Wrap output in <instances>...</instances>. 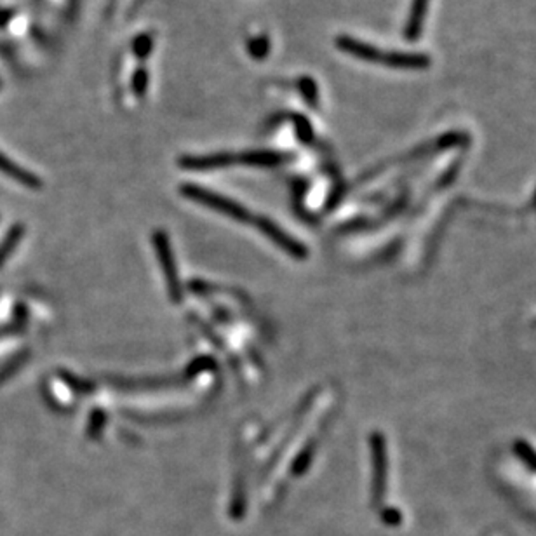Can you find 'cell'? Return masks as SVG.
<instances>
[{
  "instance_id": "cell-7",
  "label": "cell",
  "mask_w": 536,
  "mask_h": 536,
  "mask_svg": "<svg viewBox=\"0 0 536 536\" xmlns=\"http://www.w3.org/2000/svg\"><path fill=\"white\" fill-rule=\"evenodd\" d=\"M147 85H148V73L147 70H138V72L135 73V79H132V88H135V93L138 96H143L144 91H147Z\"/></svg>"
},
{
  "instance_id": "cell-9",
  "label": "cell",
  "mask_w": 536,
  "mask_h": 536,
  "mask_svg": "<svg viewBox=\"0 0 536 536\" xmlns=\"http://www.w3.org/2000/svg\"><path fill=\"white\" fill-rule=\"evenodd\" d=\"M300 88H301V93H303V96L307 98L308 101H310L312 105H315V100H317V91H315V85L314 82H312L310 79H303L300 82Z\"/></svg>"
},
{
  "instance_id": "cell-6",
  "label": "cell",
  "mask_w": 536,
  "mask_h": 536,
  "mask_svg": "<svg viewBox=\"0 0 536 536\" xmlns=\"http://www.w3.org/2000/svg\"><path fill=\"white\" fill-rule=\"evenodd\" d=\"M152 46H154V41H152L150 35H140V37L135 41L136 56L138 58L148 56V53L152 51Z\"/></svg>"
},
{
  "instance_id": "cell-8",
  "label": "cell",
  "mask_w": 536,
  "mask_h": 536,
  "mask_svg": "<svg viewBox=\"0 0 536 536\" xmlns=\"http://www.w3.org/2000/svg\"><path fill=\"white\" fill-rule=\"evenodd\" d=\"M295 124H296V129H298V136L303 142H308V140L312 138V127H310V122H308L305 117L301 115H295Z\"/></svg>"
},
{
  "instance_id": "cell-4",
  "label": "cell",
  "mask_w": 536,
  "mask_h": 536,
  "mask_svg": "<svg viewBox=\"0 0 536 536\" xmlns=\"http://www.w3.org/2000/svg\"><path fill=\"white\" fill-rule=\"evenodd\" d=\"M155 246H157L160 263H162L164 275H166L171 298H173V301H179L182 300V289H179L178 275H176V267H174L173 254H171L169 242H167V238L164 237V233H157V236H155Z\"/></svg>"
},
{
  "instance_id": "cell-3",
  "label": "cell",
  "mask_w": 536,
  "mask_h": 536,
  "mask_svg": "<svg viewBox=\"0 0 536 536\" xmlns=\"http://www.w3.org/2000/svg\"><path fill=\"white\" fill-rule=\"evenodd\" d=\"M254 221H256L258 228H260L270 241H273L277 246H280V248H283L285 253L291 254L293 258H300L301 260V258L307 256V249H305L300 242H296L295 238H291L288 233L283 232L275 223L267 220V218H258V220Z\"/></svg>"
},
{
  "instance_id": "cell-1",
  "label": "cell",
  "mask_w": 536,
  "mask_h": 536,
  "mask_svg": "<svg viewBox=\"0 0 536 536\" xmlns=\"http://www.w3.org/2000/svg\"><path fill=\"white\" fill-rule=\"evenodd\" d=\"M289 155L279 152L258 150L244 152V154H213L202 155V157H185L182 159V166L186 169H214V167L232 166V164H249V166H277V164L288 160Z\"/></svg>"
},
{
  "instance_id": "cell-2",
  "label": "cell",
  "mask_w": 536,
  "mask_h": 536,
  "mask_svg": "<svg viewBox=\"0 0 536 536\" xmlns=\"http://www.w3.org/2000/svg\"><path fill=\"white\" fill-rule=\"evenodd\" d=\"M182 194L186 195L191 201L199 202V204L209 207V209L213 211H218V213L233 218V220L237 221H253L251 213H248V211L242 206H238L237 202L230 201V199L223 197V195L214 194V191L202 189V186L185 185L182 186Z\"/></svg>"
},
{
  "instance_id": "cell-5",
  "label": "cell",
  "mask_w": 536,
  "mask_h": 536,
  "mask_svg": "<svg viewBox=\"0 0 536 536\" xmlns=\"http://www.w3.org/2000/svg\"><path fill=\"white\" fill-rule=\"evenodd\" d=\"M0 169H4L7 174H11V176H14V178H18L19 182H23V183H25V185H30V186H37L38 185L37 178H33L32 174L26 173V171H23L21 167L14 166V164L9 162V160L4 157V155H0Z\"/></svg>"
}]
</instances>
